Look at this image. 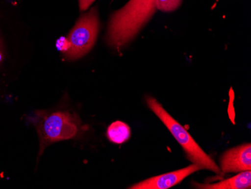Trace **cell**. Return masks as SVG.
Returning <instances> with one entry per match:
<instances>
[{"mask_svg": "<svg viewBox=\"0 0 251 189\" xmlns=\"http://www.w3.org/2000/svg\"><path fill=\"white\" fill-rule=\"evenodd\" d=\"M155 2L156 0H129L114 12L105 36L108 46L118 49L130 42L154 15Z\"/></svg>", "mask_w": 251, "mask_h": 189, "instance_id": "obj_1", "label": "cell"}, {"mask_svg": "<svg viewBox=\"0 0 251 189\" xmlns=\"http://www.w3.org/2000/svg\"><path fill=\"white\" fill-rule=\"evenodd\" d=\"M32 122L39 138V156L51 144L77 139L84 131L79 117L66 110H56L53 112L36 111Z\"/></svg>", "mask_w": 251, "mask_h": 189, "instance_id": "obj_2", "label": "cell"}, {"mask_svg": "<svg viewBox=\"0 0 251 189\" xmlns=\"http://www.w3.org/2000/svg\"><path fill=\"white\" fill-rule=\"evenodd\" d=\"M146 102L152 112L161 120L175 139L178 142L185 152L187 159L192 163L200 166L201 170L206 169L218 174L221 173V169L217 163L201 149L187 130L166 112L161 104L151 97H147Z\"/></svg>", "mask_w": 251, "mask_h": 189, "instance_id": "obj_3", "label": "cell"}, {"mask_svg": "<svg viewBox=\"0 0 251 189\" xmlns=\"http://www.w3.org/2000/svg\"><path fill=\"white\" fill-rule=\"evenodd\" d=\"M100 29V21L97 9L93 8L90 12L79 18L66 38L67 49L64 52L67 60H75L84 57L94 47Z\"/></svg>", "mask_w": 251, "mask_h": 189, "instance_id": "obj_4", "label": "cell"}, {"mask_svg": "<svg viewBox=\"0 0 251 189\" xmlns=\"http://www.w3.org/2000/svg\"><path fill=\"white\" fill-rule=\"evenodd\" d=\"M201 170V167L198 165L193 163L190 166L171 172L166 174L159 175L150 178L145 181L137 183L134 186H131L129 189H167L173 187L176 185L181 183L183 180L193 173Z\"/></svg>", "mask_w": 251, "mask_h": 189, "instance_id": "obj_5", "label": "cell"}, {"mask_svg": "<svg viewBox=\"0 0 251 189\" xmlns=\"http://www.w3.org/2000/svg\"><path fill=\"white\" fill-rule=\"evenodd\" d=\"M224 173H240L251 170V146L246 143L226 151L220 159Z\"/></svg>", "mask_w": 251, "mask_h": 189, "instance_id": "obj_6", "label": "cell"}, {"mask_svg": "<svg viewBox=\"0 0 251 189\" xmlns=\"http://www.w3.org/2000/svg\"><path fill=\"white\" fill-rule=\"evenodd\" d=\"M196 189H250L251 188V170L240 172L236 176L214 184L194 183Z\"/></svg>", "mask_w": 251, "mask_h": 189, "instance_id": "obj_7", "label": "cell"}, {"mask_svg": "<svg viewBox=\"0 0 251 189\" xmlns=\"http://www.w3.org/2000/svg\"><path fill=\"white\" fill-rule=\"evenodd\" d=\"M130 128L122 121L113 122L107 131V136L111 142L122 144L126 142L130 137Z\"/></svg>", "mask_w": 251, "mask_h": 189, "instance_id": "obj_8", "label": "cell"}, {"mask_svg": "<svg viewBox=\"0 0 251 189\" xmlns=\"http://www.w3.org/2000/svg\"><path fill=\"white\" fill-rule=\"evenodd\" d=\"M183 0H156L155 6L156 9L162 12H173L181 5Z\"/></svg>", "mask_w": 251, "mask_h": 189, "instance_id": "obj_9", "label": "cell"}, {"mask_svg": "<svg viewBox=\"0 0 251 189\" xmlns=\"http://www.w3.org/2000/svg\"><path fill=\"white\" fill-rule=\"evenodd\" d=\"M79 1V8L81 12L86 11L90 5L94 3L95 0H78Z\"/></svg>", "mask_w": 251, "mask_h": 189, "instance_id": "obj_10", "label": "cell"}, {"mask_svg": "<svg viewBox=\"0 0 251 189\" xmlns=\"http://www.w3.org/2000/svg\"><path fill=\"white\" fill-rule=\"evenodd\" d=\"M2 60V45H1V42H0V63Z\"/></svg>", "mask_w": 251, "mask_h": 189, "instance_id": "obj_11", "label": "cell"}]
</instances>
